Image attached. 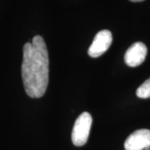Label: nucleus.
<instances>
[{"instance_id": "6", "label": "nucleus", "mask_w": 150, "mask_h": 150, "mask_svg": "<svg viewBox=\"0 0 150 150\" xmlns=\"http://www.w3.org/2000/svg\"><path fill=\"white\" fill-rule=\"evenodd\" d=\"M136 95L140 98H150V78L138 88L136 91Z\"/></svg>"}, {"instance_id": "3", "label": "nucleus", "mask_w": 150, "mask_h": 150, "mask_svg": "<svg viewBox=\"0 0 150 150\" xmlns=\"http://www.w3.org/2000/svg\"><path fill=\"white\" fill-rule=\"evenodd\" d=\"M112 41V33L109 30L104 29L98 32L93 38V41L88 50V54L92 58L100 57L109 48Z\"/></svg>"}, {"instance_id": "1", "label": "nucleus", "mask_w": 150, "mask_h": 150, "mask_svg": "<svg viewBox=\"0 0 150 150\" xmlns=\"http://www.w3.org/2000/svg\"><path fill=\"white\" fill-rule=\"evenodd\" d=\"M49 59L43 37L36 35L23 48L22 79L28 96L38 98L44 95L48 85Z\"/></svg>"}, {"instance_id": "2", "label": "nucleus", "mask_w": 150, "mask_h": 150, "mask_svg": "<svg viewBox=\"0 0 150 150\" xmlns=\"http://www.w3.org/2000/svg\"><path fill=\"white\" fill-rule=\"evenodd\" d=\"M90 113L84 112L81 113L75 121L72 132V142L75 146L81 147L87 143L92 125Z\"/></svg>"}, {"instance_id": "8", "label": "nucleus", "mask_w": 150, "mask_h": 150, "mask_svg": "<svg viewBox=\"0 0 150 150\" xmlns=\"http://www.w3.org/2000/svg\"><path fill=\"white\" fill-rule=\"evenodd\" d=\"M144 150H150V147H147Z\"/></svg>"}, {"instance_id": "4", "label": "nucleus", "mask_w": 150, "mask_h": 150, "mask_svg": "<svg viewBox=\"0 0 150 150\" xmlns=\"http://www.w3.org/2000/svg\"><path fill=\"white\" fill-rule=\"evenodd\" d=\"M150 147V130L139 129L136 130L124 143L125 150H144Z\"/></svg>"}, {"instance_id": "7", "label": "nucleus", "mask_w": 150, "mask_h": 150, "mask_svg": "<svg viewBox=\"0 0 150 150\" xmlns=\"http://www.w3.org/2000/svg\"><path fill=\"white\" fill-rule=\"evenodd\" d=\"M131 2H142V1H144V0H129Z\"/></svg>"}, {"instance_id": "5", "label": "nucleus", "mask_w": 150, "mask_h": 150, "mask_svg": "<svg viewBox=\"0 0 150 150\" xmlns=\"http://www.w3.org/2000/svg\"><path fill=\"white\" fill-rule=\"evenodd\" d=\"M148 49L144 43L137 42L132 44L124 54V61L129 67H138L144 63Z\"/></svg>"}]
</instances>
